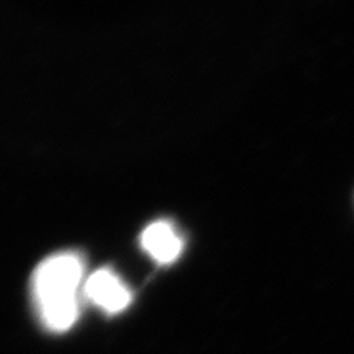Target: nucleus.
Listing matches in <instances>:
<instances>
[{
    "label": "nucleus",
    "instance_id": "obj_1",
    "mask_svg": "<svg viewBox=\"0 0 354 354\" xmlns=\"http://www.w3.org/2000/svg\"><path fill=\"white\" fill-rule=\"evenodd\" d=\"M84 266L79 254L64 251L44 259L32 273L31 294L43 326L65 332L80 315Z\"/></svg>",
    "mask_w": 354,
    "mask_h": 354
},
{
    "label": "nucleus",
    "instance_id": "obj_2",
    "mask_svg": "<svg viewBox=\"0 0 354 354\" xmlns=\"http://www.w3.org/2000/svg\"><path fill=\"white\" fill-rule=\"evenodd\" d=\"M83 294L106 315H118L131 303V292L127 285L106 268L88 276L84 282Z\"/></svg>",
    "mask_w": 354,
    "mask_h": 354
},
{
    "label": "nucleus",
    "instance_id": "obj_3",
    "mask_svg": "<svg viewBox=\"0 0 354 354\" xmlns=\"http://www.w3.org/2000/svg\"><path fill=\"white\" fill-rule=\"evenodd\" d=\"M142 248L160 264H170L179 259L183 241L171 223L165 220L153 221L140 235Z\"/></svg>",
    "mask_w": 354,
    "mask_h": 354
}]
</instances>
